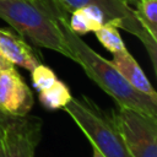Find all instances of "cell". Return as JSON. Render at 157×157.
I'll return each instance as SVG.
<instances>
[{"label":"cell","instance_id":"6da1fadb","mask_svg":"<svg viewBox=\"0 0 157 157\" xmlns=\"http://www.w3.org/2000/svg\"><path fill=\"white\" fill-rule=\"evenodd\" d=\"M58 22L64 38L75 56V61L81 65L86 75L92 81H94L117 102L119 108H130L152 117H157L156 99H152L150 96L135 90L110 61L96 53L80 38L78 34L74 33L67 25L66 16H60Z\"/></svg>","mask_w":157,"mask_h":157},{"label":"cell","instance_id":"7a4b0ae2","mask_svg":"<svg viewBox=\"0 0 157 157\" xmlns=\"http://www.w3.org/2000/svg\"><path fill=\"white\" fill-rule=\"evenodd\" d=\"M60 16L67 17L54 0H0V18L22 37L75 61L58 22Z\"/></svg>","mask_w":157,"mask_h":157},{"label":"cell","instance_id":"3957f363","mask_svg":"<svg viewBox=\"0 0 157 157\" xmlns=\"http://www.w3.org/2000/svg\"><path fill=\"white\" fill-rule=\"evenodd\" d=\"M104 157H132L118 128L114 114H108L87 97L71 98L63 108Z\"/></svg>","mask_w":157,"mask_h":157},{"label":"cell","instance_id":"277c9868","mask_svg":"<svg viewBox=\"0 0 157 157\" xmlns=\"http://www.w3.org/2000/svg\"><path fill=\"white\" fill-rule=\"evenodd\" d=\"M54 2L66 15L87 5L97 6L104 13L105 22L134 34L142 42L151 58L152 65L156 69L157 40H155L147 31L142 28L135 17L134 9L125 0H54Z\"/></svg>","mask_w":157,"mask_h":157},{"label":"cell","instance_id":"5b68a950","mask_svg":"<svg viewBox=\"0 0 157 157\" xmlns=\"http://www.w3.org/2000/svg\"><path fill=\"white\" fill-rule=\"evenodd\" d=\"M132 157H157V117L130 108L113 112Z\"/></svg>","mask_w":157,"mask_h":157},{"label":"cell","instance_id":"8992f818","mask_svg":"<svg viewBox=\"0 0 157 157\" xmlns=\"http://www.w3.org/2000/svg\"><path fill=\"white\" fill-rule=\"evenodd\" d=\"M40 140V120L11 117L0 134V157H34Z\"/></svg>","mask_w":157,"mask_h":157},{"label":"cell","instance_id":"52a82bcc","mask_svg":"<svg viewBox=\"0 0 157 157\" xmlns=\"http://www.w3.org/2000/svg\"><path fill=\"white\" fill-rule=\"evenodd\" d=\"M31 88L15 66L0 70V109L10 117H25L33 107Z\"/></svg>","mask_w":157,"mask_h":157},{"label":"cell","instance_id":"ba28073f","mask_svg":"<svg viewBox=\"0 0 157 157\" xmlns=\"http://www.w3.org/2000/svg\"><path fill=\"white\" fill-rule=\"evenodd\" d=\"M0 53L12 65L21 66L28 71H32L39 64L36 53L23 38L4 28H0Z\"/></svg>","mask_w":157,"mask_h":157},{"label":"cell","instance_id":"9c48e42d","mask_svg":"<svg viewBox=\"0 0 157 157\" xmlns=\"http://www.w3.org/2000/svg\"><path fill=\"white\" fill-rule=\"evenodd\" d=\"M113 66L120 72V75L139 92L145 93L150 96L152 99L157 101V93L144 74L141 66L137 64V61L134 59V56L128 52V49H124L121 52L114 53L113 59L110 60Z\"/></svg>","mask_w":157,"mask_h":157},{"label":"cell","instance_id":"30bf717a","mask_svg":"<svg viewBox=\"0 0 157 157\" xmlns=\"http://www.w3.org/2000/svg\"><path fill=\"white\" fill-rule=\"evenodd\" d=\"M103 23H105L104 13L94 5H87L72 11L70 20H67L70 29L78 36L94 32Z\"/></svg>","mask_w":157,"mask_h":157},{"label":"cell","instance_id":"8fae6325","mask_svg":"<svg viewBox=\"0 0 157 157\" xmlns=\"http://www.w3.org/2000/svg\"><path fill=\"white\" fill-rule=\"evenodd\" d=\"M38 98L42 105L49 110L63 109L72 98L70 88L65 82L56 80L52 86L38 92Z\"/></svg>","mask_w":157,"mask_h":157},{"label":"cell","instance_id":"7c38bea8","mask_svg":"<svg viewBox=\"0 0 157 157\" xmlns=\"http://www.w3.org/2000/svg\"><path fill=\"white\" fill-rule=\"evenodd\" d=\"M134 12L142 28L157 40V0H139Z\"/></svg>","mask_w":157,"mask_h":157},{"label":"cell","instance_id":"4fadbf2b","mask_svg":"<svg viewBox=\"0 0 157 157\" xmlns=\"http://www.w3.org/2000/svg\"><path fill=\"white\" fill-rule=\"evenodd\" d=\"M94 34H96V38L101 42V44L105 49H108L112 54L126 49L121 39V36L119 33V28L112 23H108V22L103 23L98 29L94 31Z\"/></svg>","mask_w":157,"mask_h":157},{"label":"cell","instance_id":"5bb4252c","mask_svg":"<svg viewBox=\"0 0 157 157\" xmlns=\"http://www.w3.org/2000/svg\"><path fill=\"white\" fill-rule=\"evenodd\" d=\"M31 75H32V83L38 92L48 88L58 80L54 71L47 65H43L40 63L31 71Z\"/></svg>","mask_w":157,"mask_h":157},{"label":"cell","instance_id":"9a60e30c","mask_svg":"<svg viewBox=\"0 0 157 157\" xmlns=\"http://www.w3.org/2000/svg\"><path fill=\"white\" fill-rule=\"evenodd\" d=\"M10 118H11L10 115H7L6 113H4V112L0 109V134H1V131H2V129H4V126H5V124L7 123V120H9Z\"/></svg>","mask_w":157,"mask_h":157},{"label":"cell","instance_id":"2e32d148","mask_svg":"<svg viewBox=\"0 0 157 157\" xmlns=\"http://www.w3.org/2000/svg\"><path fill=\"white\" fill-rule=\"evenodd\" d=\"M15 65H12L10 61H7L0 53V70H4V69H10V67H13Z\"/></svg>","mask_w":157,"mask_h":157},{"label":"cell","instance_id":"e0dca14e","mask_svg":"<svg viewBox=\"0 0 157 157\" xmlns=\"http://www.w3.org/2000/svg\"><path fill=\"white\" fill-rule=\"evenodd\" d=\"M93 157H104V156H103V155H102L97 148H94V147H93Z\"/></svg>","mask_w":157,"mask_h":157},{"label":"cell","instance_id":"ac0fdd59","mask_svg":"<svg viewBox=\"0 0 157 157\" xmlns=\"http://www.w3.org/2000/svg\"><path fill=\"white\" fill-rule=\"evenodd\" d=\"M125 1H126V2L129 4V5H130V4H131V5H136L139 0H125Z\"/></svg>","mask_w":157,"mask_h":157}]
</instances>
